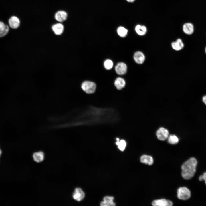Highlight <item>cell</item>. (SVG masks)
<instances>
[{
	"instance_id": "cell-24",
	"label": "cell",
	"mask_w": 206,
	"mask_h": 206,
	"mask_svg": "<svg viewBox=\"0 0 206 206\" xmlns=\"http://www.w3.org/2000/svg\"><path fill=\"white\" fill-rule=\"evenodd\" d=\"M199 179L201 181L203 180L204 181L206 184V172L204 173L203 175H200L199 177Z\"/></svg>"
},
{
	"instance_id": "cell-28",
	"label": "cell",
	"mask_w": 206,
	"mask_h": 206,
	"mask_svg": "<svg viewBox=\"0 0 206 206\" xmlns=\"http://www.w3.org/2000/svg\"><path fill=\"white\" fill-rule=\"evenodd\" d=\"M205 53L206 54V47L205 48Z\"/></svg>"
},
{
	"instance_id": "cell-26",
	"label": "cell",
	"mask_w": 206,
	"mask_h": 206,
	"mask_svg": "<svg viewBox=\"0 0 206 206\" xmlns=\"http://www.w3.org/2000/svg\"><path fill=\"white\" fill-rule=\"evenodd\" d=\"M129 2L132 3L134 2L136 0H126Z\"/></svg>"
},
{
	"instance_id": "cell-7",
	"label": "cell",
	"mask_w": 206,
	"mask_h": 206,
	"mask_svg": "<svg viewBox=\"0 0 206 206\" xmlns=\"http://www.w3.org/2000/svg\"><path fill=\"white\" fill-rule=\"evenodd\" d=\"M115 70L116 73L120 75L125 74L127 70L126 64L123 62L118 63L115 66Z\"/></svg>"
},
{
	"instance_id": "cell-6",
	"label": "cell",
	"mask_w": 206,
	"mask_h": 206,
	"mask_svg": "<svg viewBox=\"0 0 206 206\" xmlns=\"http://www.w3.org/2000/svg\"><path fill=\"white\" fill-rule=\"evenodd\" d=\"M85 195L84 192L81 188H76L75 189L73 193L72 197L74 200L79 201L83 199Z\"/></svg>"
},
{
	"instance_id": "cell-19",
	"label": "cell",
	"mask_w": 206,
	"mask_h": 206,
	"mask_svg": "<svg viewBox=\"0 0 206 206\" xmlns=\"http://www.w3.org/2000/svg\"><path fill=\"white\" fill-rule=\"evenodd\" d=\"M9 31V26L3 22L0 21V37H2L5 35Z\"/></svg>"
},
{
	"instance_id": "cell-10",
	"label": "cell",
	"mask_w": 206,
	"mask_h": 206,
	"mask_svg": "<svg viewBox=\"0 0 206 206\" xmlns=\"http://www.w3.org/2000/svg\"><path fill=\"white\" fill-rule=\"evenodd\" d=\"M183 32L187 35H191L194 31V26L191 23H185L183 25Z\"/></svg>"
},
{
	"instance_id": "cell-17",
	"label": "cell",
	"mask_w": 206,
	"mask_h": 206,
	"mask_svg": "<svg viewBox=\"0 0 206 206\" xmlns=\"http://www.w3.org/2000/svg\"><path fill=\"white\" fill-rule=\"evenodd\" d=\"M136 32L138 35L143 36L147 32V29L146 26L140 24L136 25L135 28Z\"/></svg>"
},
{
	"instance_id": "cell-20",
	"label": "cell",
	"mask_w": 206,
	"mask_h": 206,
	"mask_svg": "<svg viewBox=\"0 0 206 206\" xmlns=\"http://www.w3.org/2000/svg\"><path fill=\"white\" fill-rule=\"evenodd\" d=\"M117 32L118 35L120 36L124 37L127 35L128 32V30L125 28L120 26L118 28Z\"/></svg>"
},
{
	"instance_id": "cell-27",
	"label": "cell",
	"mask_w": 206,
	"mask_h": 206,
	"mask_svg": "<svg viewBox=\"0 0 206 206\" xmlns=\"http://www.w3.org/2000/svg\"><path fill=\"white\" fill-rule=\"evenodd\" d=\"M2 152L1 150L0 149V156H1V154Z\"/></svg>"
},
{
	"instance_id": "cell-18",
	"label": "cell",
	"mask_w": 206,
	"mask_h": 206,
	"mask_svg": "<svg viewBox=\"0 0 206 206\" xmlns=\"http://www.w3.org/2000/svg\"><path fill=\"white\" fill-rule=\"evenodd\" d=\"M126 84L125 80L121 77L117 78L114 82V85L117 89L120 90L124 87Z\"/></svg>"
},
{
	"instance_id": "cell-15",
	"label": "cell",
	"mask_w": 206,
	"mask_h": 206,
	"mask_svg": "<svg viewBox=\"0 0 206 206\" xmlns=\"http://www.w3.org/2000/svg\"><path fill=\"white\" fill-rule=\"evenodd\" d=\"M44 154L41 151H39L34 153L32 155L33 160L36 162L41 163L44 160Z\"/></svg>"
},
{
	"instance_id": "cell-2",
	"label": "cell",
	"mask_w": 206,
	"mask_h": 206,
	"mask_svg": "<svg viewBox=\"0 0 206 206\" xmlns=\"http://www.w3.org/2000/svg\"><path fill=\"white\" fill-rule=\"evenodd\" d=\"M177 197L180 200H186L191 197V192L189 190L185 187L179 188L177 190Z\"/></svg>"
},
{
	"instance_id": "cell-4",
	"label": "cell",
	"mask_w": 206,
	"mask_h": 206,
	"mask_svg": "<svg viewBox=\"0 0 206 206\" xmlns=\"http://www.w3.org/2000/svg\"><path fill=\"white\" fill-rule=\"evenodd\" d=\"M156 134L159 140L164 141L168 138L169 133L167 129L163 127H161L157 130Z\"/></svg>"
},
{
	"instance_id": "cell-5",
	"label": "cell",
	"mask_w": 206,
	"mask_h": 206,
	"mask_svg": "<svg viewBox=\"0 0 206 206\" xmlns=\"http://www.w3.org/2000/svg\"><path fill=\"white\" fill-rule=\"evenodd\" d=\"M152 204L154 206H171L173 203L170 200L162 199L154 200Z\"/></svg>"
},
{
	"instance_id": "cell-13",
	"label": "cell",
	"mask_w": 206,
	"mask_h": 206,
	"mask_svg": "<svg viewBox=\"0 0 206 206\" xmlns=\"http://www.w3.org/2000/svg\"><path fill=\"white\" fill-rule=\"evenodd\" d=\"M52 29L55 34L57 35H61L63 32L64 27L61 23H57L53 25Z\"/></svg>"
},
{
	"instance_id": "cell-3",
	"label": "cell",
	"mask_w": 206,
	"mask_h": 206,
	"mask_svg": "<svg viewBox=\"0 0 206 206\" xmlns=\"http://www.w3.org/2000/svg\"><path fill=\"white\" fill-rule=\"evenodd\" d=\"M96 86L95 83L90 81H85L81 85V88L86 93L88 94H92L94 92L96 89Z\"/></svg>"
},
{
	"instance_id": "cell-21",
	"label": "cell",
	"mask_w": 206,
	"mask_h": 206,
	"mask_svg": "<svg viewBox=\"0 0 206 206\" xmlns=\"http://www.w3.org/2000/svg\"><path fill=\"white\" fill-rule=\"evenodd\" d=\"M179 141L178 138L174 135H171L168 138V142L171 144H176Z\"/></svg>"
},
{
	"instance_id": "cell-9",
	"label": "cell",
	"mask_w": 206,
	"mask_h": 206,
	"mask_svg": "<svg viewBox=\"0 0 206 206\" xmlns=\"http://www.w3.org/2000/svg\"><path fill=\"white\" fill-rule=\"evenodd\" d=\"M8 22L10 27L13 29L18 28L20 24L19 19L15 16L11 17L9 19Z\"/></svg>"
},
{
	"instance_id": "cell-12",
	"label": "cell",
	"mask_w": 206,
	"mask_h": 206,
	"mask_svg": "<svg viewBox=\"0 0 206 206\" xmlns=\"http://www.w3.org/2000/svg\"><path fill=\"white\" fill-rule=\"evenodd\" d=\"M67 17V13L63 11L57 12L55 15V19L58 21L61 22L66 20Z\"/></svg>"
},
{
	"instance_id": "cell-14",
	"label": "cell",
	"mask_w": 206,
	"mask_h": 206,
	"mask_svg": "<svg viewBox=\"0 0 206 206\" xmlns=\"http://www.w3.org/2000/svg\"><path fill=\"white\" fill-rule=\"evenodd\" d=\"M171 46L174 50L179 51L183 48L184 44L181 39H178L176 41L171 43Z\"/></svg>"
},
{
	"instance_id": "cell-22",
	"label": "cell",
	"mask_w": 206,
	"mask_h": 206,
	"mask_svg": "<svg viewBox=\"0 0 206 206\" xmlns=\"http://www.w3.org/2000/svg\"><path fill=\"white\" fill-rule=\"evenodd\" d=\"M116 144L118 146V148L122 151L124 150L126 145V141L124 140H121L120 141L117 140Z\"/></svg>"
},
{
	"instance_id": "cell-1",
	"label": "cell",
	"mask_w": 206,
	"mask_h": 206,
	"mask_svg": "<svg viewBox=\"0 0 206 206\" xmlns=\"http://www.w3.org/2000/svg\"><path fill=\"white\" fill-rule=\"evenodd\" d=\"M197 164V159L192 157L182 164L181 167V175L184 179L189 180L194 176L196 171Z\"/></svg>"
},
{
	"instance_id": "cell-8",
	"label": "cell",
	"mask_w": 206,
	"mask_h": 206,
	"mask_svg": "<svg viewBox=\"0 0 206 206\" xmlns=\"http://www.w3.org/2000/svg\"><path fill=\"white\" fill-rule=\"evenodd\" d=\"M135 62L138 64H142L145 60V57L144 54L140 51L135 52L133 56Z\"/></svg>"
},
{
	"instance_id": "cell-16",
	"label": "cell",
	"mask_w": 206,
	"mask_h": 206,
	"mask_svg": "<svg viewBox=\"0 0 206 206\" xmlns=\"http://www.w3.org/2000/svg\"><path fill=\"white\" fill-rule=\"evenodd\" d=\"M140 162L149 165H152L153 163V159L150 156L146 154L142 155L140 157Z\"/></svg>"
},
{
	"instance_id": "cell-11",
	"label": "cell",
	"mask_w": 206,
	"mask_h": 206,
	"mask_svg": "<svg viewBox=\"0 0 206 206\" xmlns=\"http://www.w3.org/2000/svg\"><path fill=\"white\" fill-rule=\"evenodd\" d=\"M114 197L112 196H105L103 198V201L100 203L102 206H114L116 205L114 202Z\"/></svg>"
},
{
	"instance_id": "cell-25",
	"label": "cell",
	"mask_w": 206,
	"mask_h": 206,
	"mask_svg": "<svg viewBox=\"0 0 206 206\" xmlns=\"http://www.w3.org/2000/svg\"><path fill=\"white\" fill-rule=\"evenodd\" d=\"M202 100L204 104L206 105V95L204 96L203 97Z\"/></svg>"
},
{
	"instance_id": "cell-23",
	"label": "cell",
	"mask_w": 206,
	"mask_h": 206,
	"mask_svg": "<svg viewBox=\"0 0 206 206\" xmlns=\"http://www.w3.org/2000/svg\"><path fill=\"white\" fill-rule=\"evenodd\" d=\"M104 65L106 69L107 70H110L112 67L113 63L111 60L107 59L104 62Z\"/></svg>"
}]
</instances>
